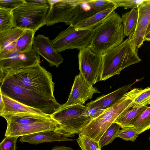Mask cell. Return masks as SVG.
<instances>
[{
	"label": "cell",
	"mask_w": 150,
	"mask_h": 150,
	"mask_svg": "<svg viewBox=\"0 0 150 150\" xmlns=\"http://www.w3.org/2000/svg\"><path fill=\"white\" fill-rule=\"evenodd\" d=\"M0 79L10 78L19 85L41 96L56 100L54 92L55 83L52 74L40 64L12 70L0 74Z\"/></svg>",
	"instance_id": "obj_1"
},
{
	"label": "cell",
	"mask_w": 150,
	"mask_h": 150,
	"mask_svg": "<svg viewBox=\"0 0 150 150\" xmlns=\"http://www.w3.org/2000/svg\"><path fill=\"white\" fill-rule=\"evenodd\" d=\"M125 36L121 17L114 11L93 29L89 48L94 53L101 55L120 45Z\"/></svg>",
	"instance_id": "obj_2"
},
{
	"label": "cell",
	"mask_w": 150,
	"mask_h": 150,
	"mask_svg": "<svg viewBox=\"0 0 150 150\" xmlns=\"http://www.w3.org/2000/svg\"><path fill=\"white\" fill-rule=\"evenodd\" d=\"M0 90L11 98L25 105L51 116L59 110L62 105L56 100L42 97L36 92L22 86L9 78L0 79Z\"/></svg>",
	"instance_id": "obj_3"
},
{
	"label": "cell",
	"mask_w": 150,
	"mask_h": 150,
	"mask_svg": "<svg viewBox=\"0 0 150 150\" xmlns=\"http://www.w3.org/2000/svg\"><path fill=\"white\" fill-rule=\"evenodd\" d=\"M144 89L134 88L128 92L113 106L92 120L80 133L99 142L101 136L117 117L122 112L131 108L134 100Z\"/></svg>",
	"instance_id": "obj_4"
},
{
	"label": "cell",
	"mask_w": 150,
	"mask_h": 150,
	"mask_svg": "<svg viewBox=\"0 0 150 150\" xmlns=\"http://www.w3.org/2000/svg\"><path fill=\"white\" fill-rule=\"evenodd\" d=\"M101 57L100 81L118 75L127 67L142 61L128 38L118 46L106 51Z\"/></svg>",
	"instance_id": "obj_5"
},
{
	"label": "cell",
	"mask_w": 150,
	"mask_h": 150,
	"mask_svg": "<svg viewBox=\"0 0 150 150\" xmlns=\"http://www.w3.org/2000/svg\"><path fill=\"white\" fill-rule=\"evenodd\" d=\"M87 109L86 106L77 104L58 110L51 116L56 124L54 132L65 138L81 133L92 120Z\"/></svg>",
	"instance_id": "obj_6"
},
{
	"label": "cell",
	"mask_w": 150,
	"mask_h": 150,
	"mask_svg": "<svg viewBox=\"0 0 150 150\" xmlns=\"http://www.w3.org/2000/svg\"><path fill=\"white\" fill-rule=\"evenodd\" d=\"M49 4L26 1L12 11L15 27L36 32L45 25Z\"/></svg>",
	"instance_id": "obj_7"
},
{
	"label": "cell",
	"mask_w": 150,
	"mask_h": 150,
	"mask_svg": "<svg viewBox=\"0 0 150 150\" xmlns=\"http://www.w3.org/2000/svg\"><path fill=\"white\" fill-rule=\"evenodd\" d=\"M93 31V29L79 30L69 25L51 40V43L59 53L67 50H80L89 47L92 38Z\"/></svg>",
	"instance_id": "obj_8"
},
{
	"label": "cell",
	"mask_w": 150,
	"mask_h": 150,
	"mask_svg": "<svg viewBox=\"0 0 150 150\" xmlns=\"http://www.w3.org/2000/svg\"><path fill=\"white\" fill-rule=\"evenodd\" d=\"M78 58L80 73L83 79L92 85L100 81L101 55L94 53L87 47L79 50Z\"/></svg>",
	"instance_id": "obj_9"
},
{
	"label": "cell",
	"mask_w": 150,
	"mask_h": 150,
	"mask_svg": "<svg viewBox=\"0 0 150 150\" xmlns=\"http://www.w3.org/2000/svg\"><path fill=\"white\" fill-rule=\"evenodd\" d=\"M40 58L33 47L25 52L16 51L0 56V74L40 64Z\"/></svg>",
	"instance_id": "obj_10"
},
{
	"label": "cell",
	"mask_w": 150,
	"mask_h": 150,
	"mask_svg": "<svg viewBox=\"0 0 150 150\" xmlns=\"http://www.w3.org/2000/svg\"><path fill=\"white\" fill-rule=\"evenodd\" d=\"M86 0H57L50 6L45 16V24L47 26L63 22L70 25L76 11V6Z\"/></svg>",
	"instance_id": "obj_11"
},
{
	"label": "cell",
	"mask_w": 150,
	"mask_h": 150,
	"mask_svg": "<svg viewBox=\"0 0 150 150\" xmlns=\"http://www.w3.org/2000/svg\"><path fill=\"white\" fill-rule=\"evenodd\" d=\"M99 93L98 89L87 82L79 73L75 77L67 101L60 109L77 104L83 105L86 101L91 99L94 94Z\"/></svg>",
	"instance_id": "obj_12"
},
{
	"label": "cell",
	"mask_w": 150,
	"mask_h": 150,
	"mask_svg": "<svg viewBox=\"0 0 150 150\" xmlns=\"http://www.w3.org/2000/svg\"><path fill=\"white\" fill-rule=\"evenodd\" d=\"M137 9L138 16L137 26L128 38L138 53L139 49L143 44L144 36L150 21V0H145Z\"/></svg>",
	"instance_id": "obj_13"
},
{
	"label": "cell",
	"mask_w": 150,
	"mask_h": 150,
	"mask_svg": "<svg viewBox=\"0 0 150 150\" xmlns=\"http://www.w3.org/2000/svg\"><path fill=\"white\" fill-rule=\"evenodd\" d=\"M55 129V123L52 118L24 124L7 123L4 136L22 137L42 132L54 131Z\"/></svg>",
	"instance_id": "obj_14"
},
{
	"label": "cell",
	"mask_w": 150,
	"mask_h": 150,
	"mask_svg": "<svg viewBox=\"0 0 150 150\" xmlns=\"http://www.w3.org/2000/svg\"><path fill=\"white\" fill-rule=\"evenodd\" d=\"M33 47L49 63L50 67H58L63 62L62 55L52 46L49 37L43 35L39 34L34 38Z\"/></svg>",
	"instance_id": "obj_15"
},
{
	"label": "cell",
	"mask_w": 150,
	"mask_h": 150,
	"mask_svg": "<svg viewBox=\"0 0 150 150\" xmlns=\"http://www.w3.org/2000/svg\"><path fill=\"white\" fill-rule=\"evenodd\" d=\"M141 79H137L132 84L124 86L108 94L99 97L94 100H91L86 104V106L90 108H109L120 100L128 92L133 85Z\"/></svg>",
	"instance_id": "obj_16"
},
{
	"label": "cell",
	"mask_w": 150,
	"mask_h": 150,
	"mask_svg": "<svg viewBox=\"0 0 150 150\" xmlns=\"http://www.w3.org/2000/svg\"><path fill=\"white\" fill-rule=\"evenodd\" d=\"M104 4L102 1L86 0L76 6V13L70 25L74 26L79 22L104 10Z\"/></svg>",
	"instance_id": "obj_17"
},
{
	"label": "cell",
	"mask_w": 150,
	"mask_h": 150,
	"mask_svg": "<svg viewBox=\"0 0 150 150\" xmlns=\"http://www.w3.org/2000/svg\"><path fill=\"white\" fill-rule=\"evenodd\" d=\"M25 30L15 27L0 32V56L16 51V42Z\"/></svg>",
	"instance_id": "obj_18"
},
{
	"label": "cell",
	"mask_w": 150,
	"mask_h": 150,
	"mask_svg": "<svg viewBox=\"0 0 150 150\" xmlns=\"http://www.w3.org/2000/svg\"><path fill=\"white\" fill-rule=\"evenodd\" d=\"M19 141L22 143L26 142L30 144H37L55 141H73L74 139L64 137L54 131H46L21 137Z\"/></svg>",
	"instance_id": "obj_19"
},
{
	"label": "cell",
	"mask_w": 150,
	"mask_h": 150,
	"mask_svg": "<svg viewBox=\"0 0 150 150\" xmlns=\"http://www.w3.org/2000/svg\"><path fill=\"white\" fill-rule=\"evenodd\" d=\"M0 116L4 117L7 123L24 124L43 121L52 118L51 116L25 113H3Z\"/></svg>",
	"instance_id": "obj_20"
},
{
	"label": "cell",
	"mask_w": 150,
	"mask_h": 150,
	"mask_svg": "<svg viewBox=\"0 0 150 150\" xmlns=\"http://www.w3.org/2000/svg\"><path fill=\"white\" fill-rule=\"evenodd\" d=\"M1 92L4 104V108L1 115L7 113L19 112L36 114L45 116L49 115L44 113L40 110L25 105L7 96Z\"/></svg>",
	"instance_id": "obj_21"
},
{
	"label": "cell",
	"mask_w": 150,
	"mask_h": 150,
	"mask_svg": "<svg viewBox=\"0 0 150 150\" xmlns=\"http://www.w3.org/2000/svg\"><path fill=\"white\" fill-rule=\"evenodd\" d=\"M116 8L115 6L99 12L73 27L79 30L93 29L101 23Z\"/></svg>",
	"instance_id": "obj_22"
},
{
	"label": "cell",
	"mask_w": 150,
	"mask_h": 150,
	"mask_svg": "<svg viewBox=\"0 0 150 150\" xmlns=\"http://www.w3.org/2000/svg\"><path fill=\"white\" fill-rule=\"evenodd\" d=\"M132 127L140 134L150 129V106H148L125 127Z\"/></svg>",
	"instance_id": "obj_23"
},
{
	"label": "cell",
	"mask_w": 150,
	"mask_h": 150,
	"mask_svg": "<svg viewBox=\"0 0 150 150\" xmlns=\"http://www.w3.org/2000/svg\"><path fill=\"white\" fill-rule=\"evenodd\" d=\"M138 16L137 9L133 8L122 14L121 18L124 27L125 36L128 37L135 30Z\"/></svg>",
	"instance_id": "obj_24"
},
{
	"label": "cell",
	"mask_w": 150,
	"mask_h": 150,
	"mask_svg": "<svg viewBox=\"0 0 150 150\" xmlns=\"http://www.w3.org/2000/svg\"><path fill=\"white\" fill-rule=\"evenodd\" d=\"M147 107L146 106L131 108V109H129L122 112L114 122L119 125L122 128L125 127L128 123L135 118Z\"/></svg>",
	"instance_id": "obj_25"
},
{
	"label": "cell",
	"mask_w": 150,
	"mask_h": 150,
	"mask_svg": "<svg viewBox=\"0 0 150 150\" xmlns=\"http://www.w3.org/2000/svg\"><path fill=\"white\" fill-rule=\"evenodd\" d=\"M35 33L31 30H25L16 42V51L25 52L32 48Z\"/></svg>",
	"instance_id": "obj_26"
},
{
	"label": "cell",
	"mask_w": 150,
	"mask_h": 150,
	"mask_svg": "<svg viewBox=\"0 0 150 150\" xmlns=\"http://www.w3.org/2000/svg\"><path fill=\"white\" fill-rule=\"evenodd\" d=\"M120 125L113 122L101 137L99 143L101 148L111 143L116 138L117 133L120 130Z\"/></svg>",
	"instance_id": "obj_27"
},
{
	"label": "cell",
	"mask_w": 150,
	"mask_h": 150,
	"mask_svg": "<svg viewBox=\"0 0 150 150\" xmlns=\"http://www.w3.org/2000/svg\"><path fill=\"white\" fill-rule=\"evenodd\" d=\"M14 27L12 11L0 8V32Z\"/></svg>",
	"instance_id": "obj_28"
},
{
	"label": "cell",
	"mask_w": 150,
	"mask_h": 150,
	"mask_svg": "<svg viewBox=\"0 0 150 150\" xmlns=\"http://www.w3.org/2000/svg\"><path fill=\"white\" fill-rule=\"evenodd\" d=\"M77 141L81 150H101L98 142L80 133Z\"/></svg>",
	"instance_id": "obj_29"
},
{
	"label": "cell",
	"mask_w": 150,
	"mask_h": 150,
	"mask_svg": "<svg viewBox=\"0 0 150 150\" xmlns=\"http://www.w3.org/2000/svg\"><path fill=\"white\" fill-rule=\"evenodd\" d=\"M150 105V86L144 88L142 93L134 100L131 108L142 107Z\"/></svg>",
	"instance_id": "obj_30"
},
{
	"label": "cell",
	"mask_w": 150,
	"mask_h": 150,
	"mask_svg": "<svg viewBox=\"0 0 150 150\" xmlns=\"http://www.w3.org/2000/svg\"><path fill=\"white\" fill-rule=\"evenodd\" d=\"M139 134L138 132L133 127H125L119 130L116 137L120 138L126 141L134 142Z\"/></svg>",
	"instance_id": "obj_31"
},
{
	"label": "cell",
	"mask_w": 150,
	"mask_h": 150,
	"mask_svg": "<svg viewBox=\"0 0 150 150\" xmlns=\"http://www.w3.org/2000/svg\"><path fill=\"white\" fill-rule=\"evenodd\" d=\"M117 8L124 7L125 9L131 8L137 9L138 7L145 0H109Z\"/></svg>",
	"instance_id": "obj_32"
},
{
	"label": "cell",
	"mask_w": 150,
	"mask_h": 150,
	"mask_svg": "<svg viewBox=\"0 0 150 150\" xmlns=\"http://www.w3.org/2000/svg\"><path fill=\"white\" fill-rule=\"evenodd\" d=\"M17 136H6L0 144V150H16Z\"/></svg>",
	"instance_id": "obj_33"
},
{
	"label": "cell",
	"mask_w": 150,
	"mask_h": 150,
	"mask_svg": "<svg viewBox=\"0 0 150 150\" xmlns=\"http://www.w3.org/2000/svg\"><path fill=\"white\" fill-rule=\"evenodd\" d=\"M25 2V0H0V8L13 11Z\"/></svg>",
	"instance_id": "obj_34"
},
{
	"label": "cell",
	"mask_w": 150,
	"mask_h": 150,
	"mask_svg": "<svg viewBox=\"0 0 150 150\" xmlns=\"http://www.w3.org/2000/svg\"><path fill=\"white\" fill-rule=\"evenodd\" d=\"M106 109H101L94 108H87L86 112L92 120L100 116L103 114Z\"/></svg>",
	"instance_id": "obj_35"
},
{
	"label": "cell",
	"mask_w": 150,
	"mask_h": 150,
	"mask_svg": "<svg viewBox=\"0 0 150 150\" xmlns=\"http://www.w3.org/2000/svg\"><path fill=\"white\" fill-rule=\"evenodd\" d=\"M33 150H38L33 149ZM74 150L72 148L70 147L66 146H58L55 145L53 147L52 149L50 150Z\"/></svg>",
	"instance_id": "obj_36"
},
{
	"label": "cell",
	"mask_w": 150,
	"mask_h": 150,
	"mask_svg": "<svg viewBox=\"0 0 150 150\" xmlns=\"http://www.w3.org/2000/svg\"><path fill=\"white\" fill-rule=\"evenodd\" d=\"M26 1L36 3L40 4H48L47 0H25Z\"/></svg>",
	"instance_id": "obj_37"
},
{
	"label": "cell",
	"mask_w": 150,
	"mask_h": 150,
	"mask_svg": "<svg viewBox=\"0 0 150 150\" xmlns=\"http://www.w3.org/2000/svg\"><path fill=\"white\" fill-rule=\"evenodd\" d=\"M0 114H2L4 108V104L3 100L1 91H0Z\"/></svg>",
	"instance_id": "obj_38"
},
{
	"label": "cell",
	"mask_w": 150,
	"mask_h": 150,
	"mask_svg": "<svg viewBox=\"0 0 150 150\" xmlns=\"http://www.w3.org/2000/svg\"><path fill=\"white\" fill-rule=\"evenodd\" d=\"M144 42L145 41H150V30L146 33L144 39Z\"/></svg>",
	"instance_id": "obj_39"
},
{
	"label": "cell",
	"mask_w": 150,
	"mask_h": 150,
	"mask_svg": "<svg viewBox=\"0 0 150 150\" xmlns=\"http://www.w3.org/2000/svg\"><path fill=\"white\" fill-rule=\"evenodd\" d=\"M150 30V21L149 23V25L148 26V27L147 28L146 33H147L148 32H149Z\"/></svg>",
	"instance_id": "obj_40"
},
{
	"label": "cell",
	"mask_w": 150,
	"mask_h": 150,
	"mask_svg": "<svg viewBox=\"0 0 150 150\" xmlns=\"http://www.w3.org/2000/svg\"><path fill=\"white\" fill-rule=\"evenodd\" d=\"M149 140H150V137H149Z\"/></svg>",
	"instance_id": "obj_41"
}]
</instances>
